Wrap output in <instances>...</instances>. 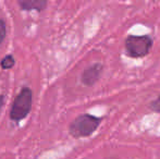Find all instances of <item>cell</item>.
I'll return each mask as SVG.
<instances>
[{
	"mask_svg": "<svg viewBox=\"0 0 160 159\" xmlns=\"http://www.w3.org/2000/svg\"><path fill=\"white\" fill-rule=\"evenodd\" d=\"M2 104H3V96L0 95V109H1V107H2Z\"/></svg>",
	"mask_w": 160,
	"mask_h": 159,
	"instance_id": "9c48e42d",
	"label": "cell"
},
{
	"mask_svg": "<svg viewBox=\"0 0 160 159\" xmlns=\"http://www.w3.org/2000/svg\"><path fill=\"white\" fill-rule=\"evenodd\" d=\"M32 107V92L28 88H23L13 102L10 111V117L13 120H21L28 116Z\"/></svg>",
	"mask_w": 160,
	"mask_h": 159,
	"instance_id": "3957f363",
	"label": "cell"
},
{
	"mask_svg": "<svg viewBox=\"0 0 160 159\" xmlns=\"http://www.w3.org/2000/svg\"><path fill=\"white\" fill-rule=\"evenodd\" d=\"M101 69H102V67L98 63L87 68L86 70L83 72V75H82L83 83L86 85H93L94 83L99 79V75H100L101 71H102Z\"/></svg>",
	"mask_w": 160,
	"mask_h": 159,
	"instance_id": "277c9868",
	"label": "cell"
},
{
	"mask_svg": "<svg viewBox=\"0 0 160 159\" xmlns=\"http://www.w3.org/2000/svg\"><path fill=\"white\" fill-rule=\"evenodd\" d=\"M127 55L131 58H142L149 53L152 47V38L148 35H130L124 42Z\"/></svg>",
	"mask_w": 160,
	"mask_h": 159,
	"instance_id": "6da1fadb",
	"label": "cell"
},
{
	"mask_svg": "<svg viewBox=\"0 0 160 159\" xmlns=\"http://www.w3.org/2000/svg\"><path fill=\"white\" fill-rule=\"evenodd\" d=\"M100 124V119L92 115H82L78 117L70 125V133L74 137L89 136Z\"/></svg>",
	"mask_w": 160,
	"mask_h": 159,
	"instance_id": "7a4b0ae2",
	"label": "cell"
},
{
	"mask_svg": "<svg viewBox=\"0 0 160 159\" xmlns=\"http://www.w3.org/2000/svg\"><path fill=\"white\" fill-rule=\"evenodd\" d=\"M14 66V59L12 56H7L2 59L1 61V67L3 69H10Z\"/></svg>",
	"mask_w": 160,
	"mask_h": 159,
	"instance_id": "8992f818",
	"label": "cell"
},
{
	"mask_svg": "<svg viewBox=\"0 0 160 159\" xmlns=\"http://www.w3.org/2000/svg\"><path fill=\"white\" fill-rule=\"evenodd\" d=\"M4 36H6V25L2 20H0V45L3 42Z\"/></svg>",
	"mask_w": 160,
	"mask_h": 159,
	"instance_id": "ba28073f",
	"label": "cell"
},
{
	"mask_svg": "<svg viewBox=\"0 0 160 159\" xmlns=\"http://www.w3.org/2000/svg\"><path fill=\"white\" fill-rule=\"evenodd\" d=\"M149 109L155 111V112H160V95L158 96V98H156V99L150 102Z\"/></svg>",
	"mask_w": 160,
	"mask_h": 159,
	"instance_id": "52a82bcc",
	"label": "cell"
},
{
	"mask_svg": "<svg viewBox=\"0 0 160 159\" xmlns=\"http://www.w3.org/2000/svg\"><path fill=\"white\" fill-rule=\"evenodd\" d=\"M19 3L24 10H42L46 7V1L42 0H25Z\"/></svg>",
	"mask_w": 160,
	"mask_h": 159,
	"instance_id": "5b68a950",
	"label": "cell"
}]
</instances>
